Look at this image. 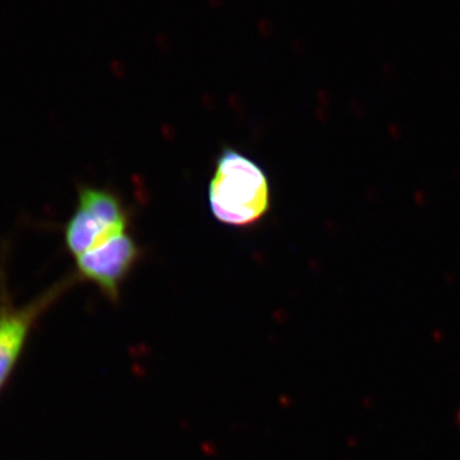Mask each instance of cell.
I'll use <instances>...</instances> for the list:
<instances>
[{"label": "cell", "mask_w": 460, "mask_h": 460, "mask_svg": "<svg viewBox=\"0 0 460 460\" xmlns=\"http://www.w3.org/2000/svg\"><path fill=\"white\" fill-rule=\"evenodd\" d=\"M5 266H7L5 253L2 252L0 253V387L7 380L9 372L16 363L35 321L75 284L74 275H69L45 290L30 304L16 307L12 305L8 296Z\"/></svg>", "instance_id": "3957f363"}, {"label": "cell", "mask_w": 460, "mask_h": 460, "mask_svg": "<svg viewBox=\"0 0 460 460\" xmlns=\"http://www.w3.org/2000/svg\"><path fill=\"white\" fill-rule=\"evenodd\" d=\"M129 224L131 213L117 192L83 184L78 186L74 211L63 226V243L75 259L126 234Z\"/></svg>", "instance_id": "7a4b0ae2"}, {"label": "cell", "mask_w": 460, "mask_h": 460, "mask_svg": "<svg viewBox=\"0 0 460 460\" xmlns=\"http://www.w3.org/2000/svg\"><path fill=\"white\" fill-rule=\"evenodd\" d=\"M208 201L217 222L235 228L255 226L270 211V181L252 157L224 147L208 181Z\"/></svg>", "instance_id": "6da1fadb"}, {"label": "cell", "mask_w": 460, "mask_h": 460, "mask_svg": "<svg viewBox=\"0 0 460 460\" xmlns=\"http://www.w3.org/2000/svg\"><path fill=\"white\" fill-rule=\"evenodd\" d=\"M144 250L129 233L111 239L104 246L75 257V280L95 286L111 304L120 299L123 284L141 261Z\"/></svg>", "instance_id": "277c9868"}]
</instances>
